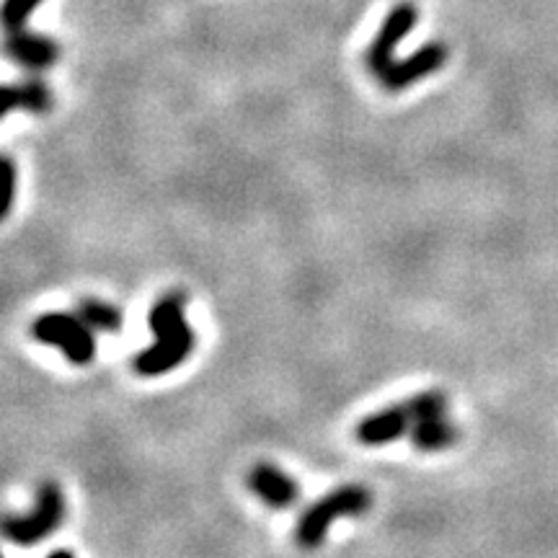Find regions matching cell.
I'll return each instance as SVG.
<instances>
[{
	"label": "cell",
	"instance_id": "2e32d148",
	"mask_svg": "<svg viewBox=\"0 0 558 558\" xmlns=\"http://www.w3.org/2000/svg\"><path fill=\"white\" fill-rule=\"evenodd\" d=\"M47 558H75L70 551H52Z\"/></svg>",
	"mask_w": 558,
	"mask_h": 558
},
{
	"label": "cell",
	"instance_id": "ba28073f",
	"mask_svg": "<svg viewBox=\"0 0 558 558\" xmlns=\"http://www.w3.org/2000/svg\"><path fill=\"white\" fill-rule=\"evenodd\" d=\"M248 486L259 496L261 502L272 509H287L298 502L300 489L295 478L287 476L282 468L272 463H259L248 473Z\"/></svg>",
	"mask_w": 558,
	"mask_h": 558
},
{
	"label": "cell",
	"instance_id": "277c9868",
	"mask_svg": "<svg viewBox=\"0 0 558 558\" xmlns=\"http://www.w3.org/2000/svg\"><path fill=\"white\" fill-rule=\"evenodd\" d=\"M65 517V496L55 481H44L37 491V504L26 515H13L3 522V533L16 546H37L60 527Z\"/></svg>",
	"mask_w": 558,
	"mask_h": 558
},
{
	"label": "cell",
	"instance_id": "9c48e42d",
	"mask_svg": "<svg viewBox=\"0 0 558 558\" xmlns=\"http://www.w3.org/2000/svg\"><path fill=\"white\" fill-rule=\"evenodd\" d=\"M6 55L29 70H47L60 60V44L34 31H8Z\"/></svg>",
	"mask_w": 558,
	"mask_h": 558
},
{
	"label": "cell",
	"instance_id": "7c38bea8",
	"mask_svg": "<svg viewBox=\"0 0 558 558\" xmlns=\"http://www.w3.org/2000/svg\"><path fill=\"white\" fill-rule=\"evenodd\" d=\"M78 316L91 326L93 331H104V334H117L122 329L124 316L117 305L106 303L99 298H86L78 303Z\"/></svg>",
	"mask_w": 558,
	"mask_h": 558
},
{
	"label": "cell",
	"instance_id": "8fae6325",
	"mask_svg": "<svg viewBox=\"0 0 558 558\" xmlns=\"http://www.w3.org/2000/svg\"><path fill=\"white\" fill-rule=\"evenodd\" d=\"M411 442L424 453H437L458 442V427L447 422L445 416L422 419L411 427Z\"/></svg>",
	"mask_w": 558,
	"mask_h": 558
},
{
	"label": "cell",
	"instance_id": "9a60e30c",
	"mask_svg": "<svg viewBox=\"0 0 558 558\" xmlns=\"http://www.w3.org/2000/svg\"><path fill=\"white\" fill-rule=\"evenodd\" d=\"M16 184H19V176H16V166H13L11 158H3V217H8L13 207V194H16Z\"/></svg>",
	"mask_w": 558,
	"mask_h": 558
},
{
	"label": "cell",
	"instance_id": "30bf717a",
	"mask_svg": "<svg viewBox=\"0 0 558 558\" xmlns=\"http://www.w3.org/2000/svg\"><path fill=\"white\" fill-rule=\"evenodd\" d=\"M52 104H55L52 91L39 78H29L24 83H8L3 88V114H11L16 109L31 114H47Z\"/></svg>",
	"mask_w": 558,
	"mask_h": 558
},
{
	"label": "cell",
	"instance_id": "7a4b0ae2",
	"mask_svg": "<svg viewBox=\"0 0 558 558\" xmlns=\"http://www.w3.org/2000/svg\"><path fill=\"white\" fill-rule=\"evenodd\" d=\"M372 507V494L360 484L339 486V489L329 491L321 496L316 504H310L303 512L295 530L298 546L305 551H316L326 540L329 527L334 525L339 517H360Z\"/></svg>",
	"mask_w": 558,
	"mask_h": 558
},
{
	"label": "cell",
	"instance_id": "5bb4252c",
	"mask_svg": "<svg viewBox=\"0 0 558 558\" xmlns=\"http://www.w3.org/2000/svg\"><path fill=\"white\" fill-rule=\"evenodd\" d=\"M42 6V0H6L3 3V24L8 31L24 29L29 16Z\"/></svg>",
	"mask_w": 558,
	"mask_h": 558
},
{
	"label": "cell",
	"instance_id": "4fadbf2b",
	"mask_svg": "<svg viewBox=\"0 0 558 558\" xmlns=\"http://www.w3.org/2000/svg\"><path fill=\"white\" fill-rule=\"evenodd\" d=\"M409 409L414 416V424L422 419H432V416H445L447 411V396L442 391H424L419 396L409 398Z\"/></svg>",
	"mask_w": 558,
	"mask_h": 558
},
{
	"label": "cell",
	"instance_id": "3957f363",
	"mask_svg": "<svg viewBox=\"0 0 558 558\" xmlns=\"http://www.w3.org/2000/svg\"><path fill=\"white\" fill-rule=\"evenodd\" d=\"M31 336L42 344H50L62 352V357L73 365H91L96 357L93 329L81 316L70 313H44L31 326Z\"/></svg>",
	"mask_w": 558,
	"mask_h": 558
},
{
	"label": "cell",
	"instance_id": "8992f818",
	"mask_svg": "<svg viewBox=\"0 0 558 558\" xmlns=\"http://www.w3.org/2000/svg\"><path fill=\"white\" fill-rule=\"evenodd\" d=\"M447 62V47L440 42H432L422 50H416L414 55L396 60L391 68L380 75L385 91H403V88L414 86L416 81H422L427 75L442 70V65Z\"/></svg>",
	"mask_w": 558,
	"mask_h": 558
},
{
	"label": "cell",
	"instance_id": "5b68a950",
	"mask_svg": "<svg viewBox=\"0 0 558 558\" xmlns=\"http://www.w3.org/2000/svg\"><path fill=\"white\" fill-rule=\"evenodd\" d=\"M416 19H419V8L414 3H398L388 16H385L383 26H380L378 37L372 39L370 47H367V70L380 75L385 70L391 68L393 62H396V47L406 34L416 26Z\"/></svg>",
	"mask_w": 558,
	"mask_h": 558
},
{
	"label": "cell",
	"instance_id": "52a82bcc",
	"mask_svg": "<svg viewBox=\"0 0 558 558\" xmlns=\"http://www.w3.org/2000/svg\"><path fill=\"white\" fill-rule=\"evenodd\" d=\"M411 427H414V416H411L409 403L403 401L398 406L378 411V414L365 416L357 424V440L367 447H380L401 440L403 434L411 432Z\"/></svg>",
	"mask_w": 558,
	"mask_h": 558
},
{
	"label": "cell",
	"instance_id": "6da1fadb",
	"mask_svg": "<svg viewBox=\"0 0 558 558\" xmlns=\"http://www.w3.org/2000/svg\"><path fill=\"white\" fill-rule=\"evenodd\" d=\"M150 329L155 341L135 357V372L143 378H161L176 370L192 354L194 331L184 318V295H163L150 308Z\"/></svg>",
	"mask_w": 558,
	"mask_h": 558
}]
</instances>
